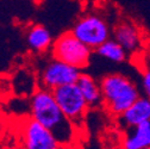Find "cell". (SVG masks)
Returning a JSON list of instances; mask_svg holds the SVG:
<instances>
[{"instance_id": "cell-18", "label": "cell", "mask_w": 150, "mask_h": 149, "mask_svg": "<svg viewBox=\"0 0 150 149\" xmlns=\"http://www.w3.org/2000/svg\"><path fill=\"white\" fill-rule=\"evenodd\" d=\"M149 59H150V54H149Z\"/></svg>"}, {"instance_id": "cell-7", "label": "cell", "mask_w": 150, "mask_h": 149, "mask_svg": "<svg viewBox=\"0 0 150 149\" xmlns=\"http://www.w3.org/2000/svg\"><path fill=\"white\" fill-rule=\"evenodd\" d=\"M81 75V69L66 62L52 59L41 70L38 75V87L54 91L64 85L75 84Z\"/></svg>"}, {"instance_id": "cell-8", "label": "cell", "mask_w": 150, "mask_h": 149, "mask_svg": "<svg viewBox=\"0 0 150 149\" xmlns=\"http://www.w3.org/2000/svg\"><path fill=\"white\" fill-rule=\"evenodd\" d=\"M113 38L129 53L135 54L143 45V36L139 29L130 22H120L113 29Z\"/></svg>"}, {"instance_id": "cell-13", "label": "cell", "mask_w": 150, "mask_h": 149, "mask_svg": "<svg viewBox=\"0 0 150 149\" xmlns=\"http://www.w3.org/2000/svg\"><path fill=\"white\" fill-rule=\"evenodd\" d=\"M96 51L100 57L116 63H122L126 61L129 54L115 38H110L104 42L100 47L96 49Z\"/></svg>"}, {"instance_id": "cell-9", "label": "cell", "mask_w": 150, "mask_h": 149, "mask_svg": "<svg viewBox=\"0 0 150 149\" xmlns=\"http://www.w3.org/2000/svg\"><path fill=\"white\" fill-rule=\"evenodd\" d=\"M118 121L125 129L150 122V99L141 96L127 110H125L124 114L118 117Z\"/></svg>"}, {"instance_id": "cell-6", "label": "cell", "mask_w": 150, "mask_h": 149, "mask_svg": "<svg viewBox=\"0 0 150 149\" xmlns=\"http://www.w3.org/2000/svg\"><path fill=\"white\" fill-rule=\"evenodd\" d=\"M52 93L66 117L71 121L76 128L81 126L89 106L83 98L78 84L75 82L61 86L54 89Z\"/></svg>"}, {"instance_id": "cell-4", "label": "cell", "mask_w": 150, "mask_h": 149, "mask_svg": "<svg viewBox=\"0 0 150 149\" xmlns=\"http://www.w3.org/2000/svg\"><path fill=\"white\" fill-rule=\"evenodd\" d=\"M71 32L92 50H96L104 42L110 40L111 36L108 23L97 13H87L80 17Z\"/></svg>"}, {"instance_id": "cell-17", "label": "cell", "mask_w": 150, "mask_h": 149, "mask_svg": "<svg viewBox=\"0 0 150 149\" xmlns=\"http://www.w3.org/2000/svg\"><path fill=\"white\" fill-rule=\"evenodd\" d=\"M145 149H150V147H149V148H145Z\"/></svg>"}, {"instance_id": "cell-3", "label": "cell", "mask_w": 150, "mask_h": 149, "mask_svg": "<svg viewBox=\"0 0 150 149\" xmlns=\"http://www.w3.org/2000/svg\"><path fill=\"white\" fill-rule=\"evenodd\" d=\"M51 56L73 67L85 69L89 65L92 49L69 31L63 32L54 41L51 45Z\"/></svg>"}, {"instance_id": "cell-1", "label": "cell", "mask_w": 150, "mask_h": 149, "mask_svg": "<svg viewBox=\"0 0 150 149\" xmlns=\"http://www.w3.org/2000/svg\"><path fill=\"white\" fill-rule=\"evenodd\" d=\"M30 116L54 134L64 148H71L76 142L78 128L62 112L52 91L38 87L30 96Z\"/></svg>"}, {"instance_id": "cell-11", "label": "cell", "mask_w": 150, "mask_h": 149, "mask_svg": "<svg viewBox=\"0 0 150 149\" xmlns=\"http://www.w3.org/2000/svg\"><path fill=\"white\" fill-rule=\"evenodd\" d=\"M76 84L89 107H99L103 105V92L100 81H97L88 74L81 73Z\"/></svg>"}, {"instance_id": "cell-14", "label": "cell", "mask_w": 150, "mask_h": 149, "mask_svg": "<svg viewBox=\"0 0 150 149\" xmlns=\"http://www.w3.org/2000/svg\"><path fill=\"white\" fill-rule=\"evenodd\" d=\"M141 92L150 99V66H146L141 74Z\"/></svg>"}, {"instance_id": "cell-16", "label": "cell", "mask_w": 150, "mask_h": 149, "mask_svg": "<svg viewBox=\"0 0 150 149\" xmlns=\"http://www.w3.org/2000/svg\"><path fill=\"white\" fill-rule=\"evenodd\" d=\"M35 1H37V3H40V1H42V0H35Z\"/></svg>"}, {"instance_id": "cell-10", "label": "cell", "mask_w": 150, "mask_h": 149, "mask_svg": "<svg viewBox=\"0 0 150 149\" xmlns=\"http://www.w3.org/2000/svg\"><path fill=\"white\" fill-rule=\"evenodd\" d=\"M150 147V122L126 129L122 149H145Z\"/></svg>"}, {"instance_id": "cell-2", "label": "cell", "mask_w": 150, "mask_h": 149, "mask_svg": "<svg viewBox=\"0 0 150 149\" xmlns=\"http://www.w3.org/2000/svg\"><path fill=\"white\" fill-rule=\"evenodd\" d=\"M103 92V106L113 117H119L139 97L137 84L122 73H111L100 80Z\"/></svg>"}, {"instance_id": "cell-12", "label": "cell", "mask_w": 150, "mask_h": 149, "mask_svg": "<svg viewBox=\"0 0 150 149\" xmlns=\"http://www.w3.org/2000/svg\"><path fill=\"white\" fill-rule=\"evenodd\" d=\"M26 42L29 48L35 53H45L51 49L52 37L50 31L42 24H35L26 32Z\"/></svg>"}, {"instance_id": "cell-15", "label": "cell", "mask_w": 150, "mask_h": 149, "mask_svg": "<svg viewBox=\"0 0 150 149\" xmlns=\"http://www.w3.org/2000/svg\"><path fill=\"white\" fill-rule=\"evenodd\" d=\"M5 149H23L21 145L19 147H13V145H11V147H7V148H5Z\"/></svg>"}, {"instance_id": "cell-5", "label": "cell", "mask_w": 150, "mask_h": 149, "mask_svg": "<svg viewBox=\"0 0 150 149\" xmlns=\"http://www.w3.org/2000/svg\"><path fill=\"white\" fill-rule=\"evenodd\" d=\"M18 133L23 149H64L50 130L31 116L21 119Z\"/></svg>"}]
</instances>
